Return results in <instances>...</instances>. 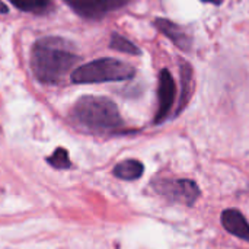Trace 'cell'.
<instances>
[{"label": "cell", "instance_id": "6da1fadb", "mask_svg": "<svg viewBox=\"0 0 249 249\" xmlns=\"http://www.w3.org/2000/svg\"><path fill=\"white\" fill-rule=\"evenodd\" d=\"M77 61L79 55L73 44L60 36L41 38L32 47V73L45 85L60 83Z\"/></svg>", "mask_w": 249, "mask_h": 249}, {"label": "cell", "instance_id": "7a4b0ae2", "mask_svg": "<svg viewBox=\"0 0 249 249\" xmlns=\"http://www.w3.org/2000/svg\"><path fill=\"white\" fill-rule=\"evenodd\" d=\"M73 117L85 127L95 131L117 130L123 118L117 105L104 96H83L73 107Z\"/></svg>", "mask_w": 249, "mask_h": 249}, {"label": "cell", "instance_id": "3957f363", "mask_svg": "<svg viewBox=\"0 0 249 249\" xmlns=\"http://www.w3.org/2000/svg\"><path fill=\"white\" fill-rule=\"evenodd\" d=\"M136 70L128 63L115 58H99L86 63L71 73L73 83H104L123 82L134 77Z\"/></svg>", "mask_w": 249, "mask_h": 249}, {"label": "cell", "instance_id": "277c9868", "mask_svg": "<svg viewBox=\"0 0 249 249\" xmlns=\"http://www.w3.org/2000/svg\"><path fill=\"white\" fill-rule=\"evenodd\" d=\"M155 190L165 198L187 206H193L200 197V188L191 179H162L155 184Z\"/></svg>", "mask_w": 249, "mask_h": 249}, {"label": "cell", "instance_id": "5b68a950", "mask_svg": "<svg viewBox=\"0 0 249 249\" xmlns=\"http://www.w3.org/2000/svg\"><path fill=\"white\" fill-rule=\"evenodd\" d=\"M83 19L99 20L108 13L125 6L128 0H63Z\"/></svg>", "mask_w": 249, "mask_h": 249}, {"label": "cell", "instance_id": "8992f818", "mask_svg": "<svg viewBox=\"0 0 249 249\" xmlns=\"http://www.w3.org/2000/svg\"><path fill=\"white\" fill-rule=\"evenodd\" d=\"M175 95L177 86L171 71L168 69L160 70L158 82V111L155 115V124H160L168 118L175 101Z\"/></svg>", "mask_w": 249, "mask_h": 249}, {"label": "cell", "instance_id": "52a82bcc", "mask_svg": "<svg viewBox=\"0 0 249 249\" xmlns=\"http://www.w3.org/2000/svg\"><path fill=\"white\" fill-rule=\"evenodd\" d=\"M223 228L233 236L249 242V223L245 216L236 209H228L222 213Z\"/></svg>", "mask_w": 249, "mask_h": 249}, {"label": "cell", "instance_id": "ba28073f", "mask_svg": "<svg viewBox=\"0 0 249 249\" xmlns=\"http://www.w3.org/2000/svg\"><path fill=\"white\" fill-rule=\"evenodd\" d=\"M155 26L166 38H169L175 44V47H178L179 50H182V51H190L191 50V39L182 31V28L178 26L177 23H174L172 20L163 19V18H158V19H155Z\"/></svg>", "mask_w": 249, "mask_h": 249}, {"label": "cell", "instance_id": "9c48e42d", "mask_svg": "<svg viewBox=\"0 0 249 249\" xmlns=\"http://www.w3.org/2000/svg\"><path fill=\"white\" fill-rule=\"evenodd\" d=\"M179 73H181V96H179V105L177 109V115L187 107L188 101L193 96L194 90V71L193 66L187 63L185 60H179Z\"/></svg>", "mask_w": 249, "mask_h": 249}, {"label": "cell", "instance_id": "30bf717a", "mask_svg": "<svg viewBox=\"0 0 249 249\" xmlns=\"http://www.w3.org/2000/svg\"><path fill=\"white\" fill-rule=\"evenodd\" d=\"M144 172V166L142 162L136 159H127L115 165L114 168V175L120 179L124 181H134L139 179Z\"/></svg>", "mask_w": 249, "mask_h": 249}, {"label": "cell", "instance_id": "8fae6325", "mask_svg": "<svg viewBox=\"0 0 249 249\" xmlns=\"http://www.w3.org/2000/svg\"><path fill=\"white\" fill-rule=\"evenodd\" d=\"M10 3L22 12L35 15H47L54 10V3L51 0H10Z\"/></svg>", "mask_w": 249, "mask_h": 249}, {"label": "cell", "instance_id": "7c38bea8", "mask_svg": "<svg viewBox=\"0 0 249 249\" xmlns=\"http://www.w3.org/2000/svg\"><path fill=\"white\" fill-rule=\"evenodd\" d=\"M109 47L115 51L124 53V54H131V55H140L142 50L131 41H128L127 38L121 36L120 34H112L111 36V42Z\"/></svg>", "mask_w": 249, "mask_h": 249}, {"label": "cell", "instance_id": "4fadbf2b", "mask_svg": "<svg viewBox=\"0 0 249 249\" xmlns=\"http://www.w3.org/2000/svg\"><path fill=\"white\" fill-rule=\"evenodd\" d=\"M47 162L53 166V168H57V169H67L70 168V159H69V153L66 149L63 147H58L48 159Z\"/></svg>", "mask_w": 249, "mask_h": 249}, {"label": "cell", "instance_id": "5bb4252c", "mask_svg": "<svg viewBox=\"0 0 249 249\" xmlns=\"http://www.w3.org/2000/svg\"><path fill=\"white\" fill-rule=\"evenodd\" d=\"M203 3H212V4H222L223 0H201Z\"/></svg>", "mask_w": 249, "mask_h": 249}, {"label": "cell", "instance_id": "9a60e30c", "mask_svg": "<svg viewBox=\"0 0 249 249\" xmlns=\"http://www.w3.org/2000/svg\"><path fill=\"white\" fill-rule=\"evenodd\" d=\"M7 10H9V9H7V6L0 0V13H7Z\"/></svg>", "mask_w": 249, "mask_h": 249}]
</instances>
